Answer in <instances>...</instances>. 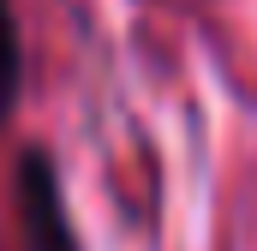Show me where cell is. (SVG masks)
<instances>
[{
    "instance_id": "cell-1",
    "label": "cell",
    "mask_w": 257,
    "mask_h": 251,
    "mask_svg": "<svg viewBox=\"0 0 257 251\" xmlns=\"http://www.w3.org/2000/svg\"><path fill=\"white\" fill-rule=\"evenodd\" d=\"M12 197H18V239L24 251H78V227L66 209L60 168L42 144L18 150V174H12Z\"/></svg>"
},
{
    "instance_id": "cell-2",
    "label": "cell",
    "mask_w": 257,
    "mask_h": 251,
    "mask_svg": "<svg viewBox=\"0 0 257 251\" xmlns=\"http://www.w3.org/2000/svg\"><path fill=\"white\" fill-rule=\"evenodd\" d=\"M18 90H24V42H18L12 0H0V120L18 108Z\"/></svg>"
}]
</instances>
